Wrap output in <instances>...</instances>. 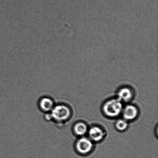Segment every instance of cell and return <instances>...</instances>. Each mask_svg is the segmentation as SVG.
Masks as SVG:
<instances>
[{
	"mask_svg": "<svg viewBox=\"0 0 158 158\" xmlns=\"http://www.w3.org/2000/svg\"><path fill=\"white\" fill-rule=\"evenodd\" d=\"M123 103L117 98L110 99L103 104L102 111L106 117L114 118L122 114L123 110Z\"/></svg>",
	"mask_w": 158,
	"mask_h": 158,
	"instance_id": "obj_1",
	"label": "cell"
},
{
	"mask_svg": "<svg viewBox=\"0 0 158 158\" xmlns=\"http://www.w3.org/2000/svg\"><path fill=\"white\" fill-rule=\"evenodd\" d=\"M94 143L89 138L79 137L75 142L76 152L82 157H87L92 154L94 149Z\"/></svg>",
	"mask_w": 158,
	"mask_h": 158,
	"instance_id": "obj_2",
	"label": "cell"
},
{
	"mask_svg": "<svg viewBox=\"0 0 158 158\" xmlns=\"http://www.w3.org/2000/svg\"><path fill=\"white\" fill-rule=\"evenodd\" d=\"M52 119L58 122H65L72 116V110L67 105H56L54 107L50 112Z\"/></svg>",
	"mask_w": 158,
	"mask_h": 158,
	"instance_id": "obj_3",
	"label": "cell"
},
{
	"mask_svg": "<svg viewBox=\"0 0 158 158\" xmlns=\"http://www.w3.org/2000/svg\"><path fill=\"white\" fill-rule=\"evenodd\" d=\"M106 131L102 127L94 125L89 128L88 137L94 143L102 141L106 136Z\"/></svg>",
	"mask_w": 158,
	"mask_h": 158,
	"instance_id": "obj_4",
	"label": "cell"
},
{
	"mask_svg": "<svg viewBox=\"0 0 158 158\" xmlns=\"http://www.w3.org/2000/svg\"><path fill=\"white\" fill-rule=\"evenodd\" d=\"M139 114V108L136 105L128 103L123 106L122 114L123 119L128 122L133 121L137 119Z\"/></svg>",
	"mask_w": 158,
	"mask_h": 158,
	"instance_id": "obj_5",
	"label": "cell"
},
{
	"mask_svg": "<svg viewBox=\"0 0 158 158\" xmlns=\"http://www.w3.org/2000/svg\"><path fill=\"white\" fill-rule=\"evenodd\" d=\"M134 97V90L131 87L123 86L118 90L117 98L122 103H128L133 100Z\"/></svg>",
	"mask_w": 158,
	"mask_h": 158,
	"instance_id": "obj_6",
	"label": "cell"
},
{
	"mask_svg": "<svg viewBox=\"0 0 158 158\" xmlns=\"http://www.w3.org/2000/svg\"><path fill=\"white\" fill-rule=\"evenodd\" d=\"M39 106L42 111L48 113L51 112L55 105L52 99L49 97H44L40 100Z\"/></svg>",
	"mask_w": 158,
	"mask_h": 158,
	"instance_id": "obj_7",
	"label": "cell"
},
{
	"mask_svg": "<svg viewBox=\"0 0 158 158\" xmlns=\"http://www.w3.org/2000/svg\"><path fill=\"white\" fill-rule=\"evenodd\" d=\"M89 129L87 125L83 122H78L74 124L73 127V131L76 135L79 137H84Z\"/></svg>",
	"mask_w": 158,
	"mask_h": 158,
	"instance_id": "obj_8",
	"label": "cell"
},
{
	"mask_svg": "<svg viewBox=\"0 0 158 158\" xmlns=\"http://www.w3.org/2000/svg\"><path fill=\"white\" fill-rule=\"evenodd\" d=\"M114 126L116 130L122 132L127 129L129 126V122L123 118L118 119L116 122Z\"/></svg>",
	"mask_w": 158,
	"mask_h": 158,
	"instance_id": "obj_9",
	"label": "cell"
}]
</instances>
